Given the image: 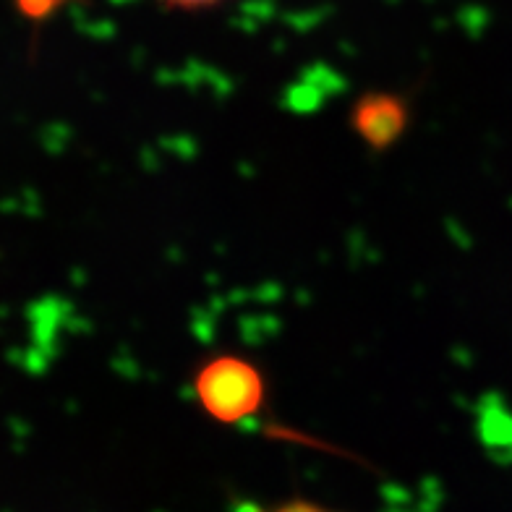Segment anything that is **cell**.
<instances>
[{
	"label": "cell",
	"instance_id": "277c9868",
	"mask_svg": "<svg viewBox=\"0 0 512 512\" xmlns=\"http://www.w3.org/2000/svg\"><path fill=\"white\" fill-rule=\"evenodd\" d=\"M238 512H335V510L319 505V502H314V499L290 497L285 499V502H277V505H270V507L243 505Z\"/></svg>",
	"mask_w": 512,
	"mask_h": 512
},
{
	"label": "cell",
	"instance_id": "7a4b0ae2",
	"mask_svg": "<svg viewBox=\"0 0 512 512\" xmlns=\"http://www.w3.org/2000/svg\"><path fill=\"white\" fill-rule=\"evenodd\" d=\"M411 126V105L398 92H364L351 110L353 134L371 149L387 152L400 142Z\"/></svg>",
	"mask_w": 512,
	"mask_h": 512
},
{
	"label": "cell",
	"instance_id": "5b68a950",
	"mask_svg": "<svg viewBox=\"0 0 512 512\" xmlns=\"http://www.w3.org/2000/svg\"><path fill=\"white\" fill-rule=\"evenodd\" d=\"M160 3L165 8H170V11H189V14H196V11L223 6V3H230V0H160Z\"/></svg>",
	"mask_w": 512,
	"mask_h": 512
},
{
	"label": "cell",
	"instance_id": "6da1fadb",
	"mask_svg": "<svg viewBox=\"0 0 512 512\" xmlns=\"http://www.w3.org/2000/svg\"><path fill=\"white\" fill-rule=\"evenodd\" d=\"M191 390L212 421L236 426L259 416L267 405V382L249 358L223 353L196 366Z\"/></svg>",
	"mask_w": 512,
	"mask_h": 512
},
{
	"label": "cell",
	"instance_id": "3957f363",
	"mask_svg": "<svg viewBox=\"0 0 512 512\" xmlns=\"http://www.w3.org/2000/svg\"><path fill=\"white\" fill-rule=\"evenodd\" d=\"M16 11L27 21H34V24H42V21L53 19L58 11L63 8L66 0H14Z\"/></svg>",
	"mask_w": 512,
	"mask_h": 512
}]
</instances>
